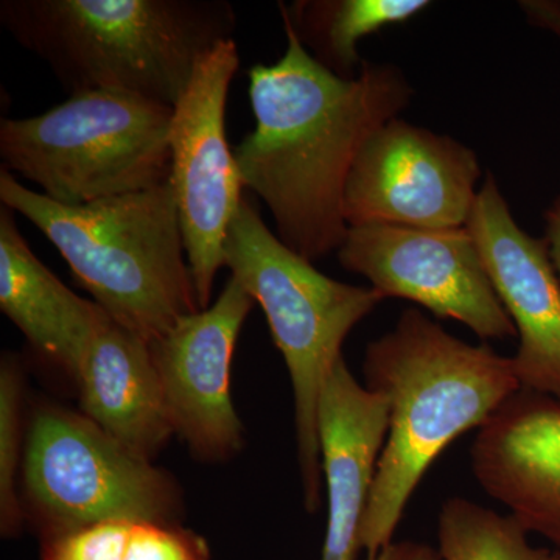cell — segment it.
Returning <instances> with one entry per match:
<instances>
[{"instance_id": "1", "label": "cell", "mask_w": 560, "mask_h": 560, "mask_svg": "<svg viewBox=\"0 0 560 560\" xmlns=\"http://www.w3.org/2000/svg\"><path fill=\"white\" fill-rule=\"evenodd\" d=\"M282 22L285 54L249 69L256 127L234 154L243 186L270 209L276 235L315 261L341 248L353 164L372 135L407 108L412 90L389 65L364 61L355 79L335 75Z\"/></svg>"}, {"instance_id": "2", "label": "cell", "mask_w": 560, "mask_h": 560, "mask_svg": "<svg viewBox=\"0 0 560 560\" xmlns=\"http://www.w3.org/2000/svg\"><path fill=\"white\" fill-rule=\"evenodd\" d=\"M364 385L388 401V436L360 529L361 550L394 541L423 475L453 441L480 429L522 389L511 357L448 334L418 308L364 352Z\"/></svg>"}, {"instance_id": "3", "label": "cell", "mask_w": 560, "mask_h": 560, "mask_svg": "<svg viewBox=\"0 0 560 560\" xmlns=\"http://www.w3.org/2000/svg\"><path fill=\"white\" fill-rule=\"evenodd\" d=\"M0 22L70 95L175 106L205 55L234 39L237 14L226 0H2Z\"/></svg>"}, {"instance_id": "4", "label": "cell", "mask_w": 560, "mask_h": 560, "mask_svg": "<svg viewBox=\"0 0 560 560\" xmlns=\"http://www.w3.org/2000/svg\"><path fill=\"white\" fill-rule=\"evenodd\" d=\"M0 201L35 224L94 302L142 340L154 341L201 311L171 180L66 206L2 168Z\"/></svg>"}, {"instance_id": "5", "label": "cell", "mask_w": 560, "mask_h": 560, "mask_svg": "<svg viewBox=\"0 0 560 560\" xmlns=\"http://www.w3.org/2000/svg\"><path fill=\"white\" fill-rule=\"evenodd\" d=\"M224 265L260 305L276 348L289 368L294 400L298 460L305 510L320 503L323 460L319 405L324 385L342 359V345L381 304L374 289L350 285L316 270L268 230L245 198L224 243Z\"/></svg>"}, {"instance_id": "6", "label": "cell", "mask_w": 560, "mask_h": 560, "mask_svg": "<svg viewBox=\"0 0 560 560\" xmlns=\"http://www.w3.org/2000/svg\"><path fill=\"white\" fill-rule=\"evenodd\" d=\"M172 116L140 95L80 92L39 116L2 119V168L66 206L153 189L171 180Z\"/></svg>"}, {"instance_id": "7", "label": "cell", "mask_w": 560, "mask_h": 560, "mask_svg": "<svg viewBox=\"0 0 560 560\" xmlns=\"http://www.w3.org/2000/svg\"><path fill=\"white\" fill-rule=\"evenodd\" d=\"M24 488L43 539L109 521L176 523V482L84 415L36 411L27 434Z\"/></svg>"}, {"instance_id": "8", "label": "cell", "mask_w": 560, "mask_h": 560, "mask_svg": "<svg viewBox=\"0 0 560 560\" xmlns=\"http://www.w3.org/2000/svg\"><path fill=\"white\" fill-rule=\"evenodd\" d=\"M241 66L237 43L213 47L173 106L171 183L198 302L208 308L224 265V243L243 200V180L226 138V105Z\"/></svg>"}, {"instance_id": "9", "label": "cell", "mask_w": 560, "mask_h": 560, "mask_svg": "<svg viewBox=\"0 0 560 560\" xmlns=\"http://www.w3.org/2000/svg\"><path fill=\"white\" fill-rule=\"evenodd\" d=\"M337 253L341 267L370 280L383 300L415 302L481 340L517 337L467 228H349Z\"/></svg>"}, {"instance_id": "10", "label": "cell", "mask_w": 560, "mask_h": 560, "mask_svg": "<svg viewBox=\"0 0 560 560\" xmlns=\"http://www.w3.org/2000/svg\"><path fill=\"white\" fill-rule=\"evenodd\" d=\"M480 178L469 147L397 117L360 151L346 186L345 219L349 228H466Z\"/></svg>"}, {"instance_id": "11", "label": "cell", "mask_w": 560, "mask_h": 560, "mask_svg": "<svg viewBox=\"0 0 560 560\" xmlns=\"http://www.w3.org/2000/svg\"><path fill=\"white\" fill-rule=\"evenodd\" d=\"M253 305L248 291L231 276L215 304L149 342L175 434L202 460L230 459L243 447L231 372Z\"/></svg>"}, {"instance_id": "12", "label": "cell", "mask_w": 560, "mask_h": 560, "mask_svg": "<svg viewBox=\"0 0 560 560\" xmlns=\"http://www.w3.org/2000/svg\"><path fill=\"white\" fill-rule=\"evenodd\" d=\"M466 228L517 331L511 359L522 389L560 400V278L550 246L518 226L490 173Z\"/></svg>"}, {"instance_id": "13", "label": "cell", "mask_w": 560, "mask_h": 560, "mask_svg": "<svg viewBox=\"0 0 560 560\" xmlns=\"http://www.w3.org/2000/svg\"><path fill=\"white\" fill-rule=\"evenodd\" d=\"M470 466L490 499L560 547V400L517 390L478 429Z\"/></svg>"}, {"instance_id": "14", "label": "cell", "mask_w": 560, "mask_h": 560, "mask_svg": "<svg viewBox=\"0 0 560 560\" xmlns=\"http://www.w3.org/2000/svg\"><path fill=\"white\" fill-rule=\"evenodd\" d=\"M388 425V401L357 381L342 357L324 385L319 405L320 460L327 488L320 560H357L361 523Z\"/></svg>"}, {"instance_id": "15", "label": "cell", "mask_w": 560, "mask_h": 560, "mask_svg": "<svg viewBox=\"0 0 560 560\" xmlns=\"http://www.w3.org/2000/svg\"><path fill=\"white\" fill-rule=\"evenodd\" d=\"M13 209L0 206V311L43 359L73 381L110 316L66 287L35 256Z\"/></svg>"}, {"instance_id": "16", "label": "cell", "mask_w": 560, "mask_h": 560, "mask_svg": "<svg viewBox=\"0 0 560 560\" xmlns=\"http://www.w3.org/2000/svg\"><path fill=\"white\" fill-rule=\"evenodd\" d=\"M75 382L83 415L140 458L153 459L175 434L149 342L113 319Z\"/></svg>"}, {"instance_id": "17", "label": "cell", "mask_w": 560, "mask_h": 560, "mask_svg": "<svg viewBox=\"0 0 560 560\" xmlns=\"http://www.w3.org/2000/svg\"><path fill=\"white\" fill-rule=\"evenodd\" d=\"M427 0H300L279 3L308 54L341 79L359 75L360 40L388 25L404 24L429 9Z\"/></svg>"}, {"instance_id": "18", "label": "cell", "mask_w": 560, "mask_h": 560, "mask_svg": "<svg viewBox=\"0 0 560 560\" xmlns=\"http://www.w3.org/2000/svg\"><path fill=\"white\" fill-rule=\"evenodd\" d=\"M521 523L475 501L453 497L442 504L438 551L442 560H560V551L534 547Z\"/></svg>"}, {"instance_id": "19", "label": "cell", "mask_w": 560, "mask_h": 560, "mask_svg": "<svg viewBox=\"0 0 560 560\" xmlns=\"http://www.w3.org/2000/svg\"><path fill=\"white\" fill-rule=\"evenodd\" d=\"M22 440V374L16 361L3 357L0 368V529L18 534L24 522L18 495Z\"/></svg>"}, {"instance_id": "20", "label": "cell", "mask_w": 560, "mask_h": 560, "mask_svg": "<svg viewBox=\"0 0 560 560\" xmlns=\"http://www.w3.org/2000/svg\"><path fill=\"white\" fill-rule=\"evenodd\" d=\"M132 523L101 522L46 537L39 560H125Z\"/></svg>"}, {"instance_id": "21", "label": "cell", "mask_w": 560, "mask_h": 560, "mask_svg": "<svg viewBox=\"0 0 560 560\" xmlns=\"http://www.w3.org/2000/svg\"><path fill=\"white\" fill-rule=\"evenodd\" d=\"M125 560H210L209 544L178 523L135 522Z\"/></svg>"}, {"instance_id": "22", "label": "cell", "mask_w": 560, "mask_h": 560, "mask_svg": "<svg viewBox=\"0 0 560 560\" xmlns=\"http://www.w3.org/2000/svg\"><path fill=\"white\" fill-rule=\"evenodd\" d=\"M368 560H442L438 548L415 540L390 541L388 547L368 556Z\"/></svg>"}, {"instance_id": "23", "label": "cell", "mask_w": 560, "mask_h": 560, "mask_svg": "<svg viewBox=\"0 0 560 560\" xmlns=\"http://www.w3.org/2000/svg\"><path fill=\"white\" fill-rule=\"evenodd\" d=\"M521 9L534 25L560 36V2H521Z\"/></svg>"}, {"instance_id": "24", "label": "cell", "mask_w": 560, "mask_h": 560, "mask_svg": "<svg viewBox=\"0 0 560 560\" xmlns=\"http://www.w3.org/2000/svg\"><path fill=\"white\" fill-rule=\"evenodd\" d=\"M547 241L550 246L552 261H555L556 270L559 272L560 278V208L555 205V208L548 212L547 217Z\"/></svg>"}, {"instance_id": "25", "label": "cell", "mask_w": 560, "mask_h": 560, "mask_svg": "<svg viewBox=\"0 0 560 560\" xmlns=\"http://www.w3.org/2000/svg\"><path fill=\"white\" fill-rule=\"evenodd\" d=\"M556 206H559V208H560V198H559L558 202H556Z\"/></svg>"}]
</instances>
